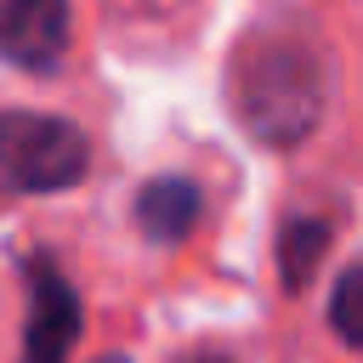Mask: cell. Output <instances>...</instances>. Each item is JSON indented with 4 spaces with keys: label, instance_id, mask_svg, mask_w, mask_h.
<instances>
[{
    "label": "cell",
    "instance_id": "6da1fadb",
    "mask_svg": "<svg viewBox=\"0 0 363 363\" xmlns=\"http://www.w3.org/2000/svg\"><path fill=\"white\" fill-rule=\"evenodd\" d=\"M329 74L323 57L295 34H261L233 62V108L255 142L289 147L323 119Z\"/></svg>",
    "mask_w": 363,
    "mask_h": 363
},
{
    "label": "cell",
    "instance_id": "7a4b0ae2",
    "mask_svg": "<svg viewBox=\"0 0 363 363\" xmlns=\"http://www.w3.org/2000/svg\"><path fill=\"white\" fill-rule=\"evenodd\" d=\"M85 176V136L57 113L0 108V193H62Z\"/></svg>",
    "mask_w": 363,
    "mask_h": 363
},
{
    "label": "cell",
    "instance_id": "3957f363",
    "mask_svg": "<svg viewBox=\"0 0 363 363\" xmlns=\"http://www.w3.org/2000/svg\"><path fill=\"white\" fill-rule=\"evenodd\" d=\"M79 340V295L74 284L51 267H28V329H23V363H62L68 346Z\"/></svg>",
    "mask_w": 363,
    "mask_h": 363
},
{
    "label": "cell",
    "instance_id": "277c9868",
    "mask_svg": "<svg viewBox=\"0 0 363 363\" xmlns=\"http://www.w3.org/2000/svg\"><path fill=\"white\" fill-rule=\"evenodd\" d=\"M68 51V0H0V57L51 68Z\"/></svg>",
    "mask_w": 363,
    "mask_h": 363
},
{
    "label": "cell",
    "instance_id": "5b68a950",
    "mask_svg": "<svg viewBox=\"0 0 363 363\" xmlns=\"http://www.w3.org/2000/svg\"><path fill=\"white\" fill-rule=\"evenodd\" d=\"M199 221V187L182 182V176H153L142 193H136V227L153 238V244H182Z\"/></svg>",
    "mask_w": 363,
    "mask_h": 363
},
{
    "label": "cell",
    "instance_id": "8992f818",
    "mask_svg": "<svg viewBox=\"0 0 363 363\" xmlns=\"http://www.w3.org/2000/svg\"><path fill=\"white\" fill-rule=\"evenodd\" d=\"M323 244H329V233H323L318 221H289V227L278 233L284 289H306V278H312V272H318V261H323Z\"/></svg>",
    "mask_w": 363,
    "mask_h": 363
},
{
    "label": "cell",
    "instance_id": "52a82bcc",
    "mask_svg": "<svg viewBox=\"0 0 363 363\" xmlns=\"http://www.w3.org/2000/svg\"><path fill=\"white\" fill-rule=\"evenodd\" d=\"M329 323L346 346H363V267H346L329 295Z\"/></svg>",
    "mask_w": 363,
    "mask_h": 363
},
{
    "label": "cell",
    "instance_id": "ba28073f",
    "mask_svg": "<svg viewBox=\"0 0 363 363\" xmlns=\"http://www.w3.org/2000/svg\"><path fill=\"white\" fill-rule=\"evenodd\" d=\"M96 363H130V357H119V352H108V357H96Z\"/></svg>",
    "mask_w": 363,
    "mask_h": 363
}]
</instances>
